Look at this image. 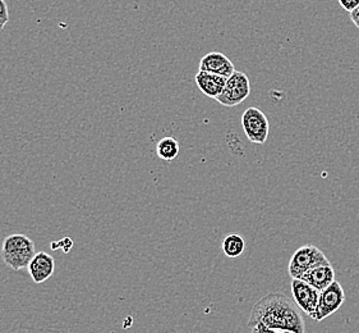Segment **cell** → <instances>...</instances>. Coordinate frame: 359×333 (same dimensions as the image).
Here are the masks:
<instances>
[{"label":"cell","instance_id":"obj_15","mask_svg":"<svg viewBox=\"0 0 359 333\" xmlns=\"http://www.w3.org/2000/svg\"><path fill=\"white\" fill-rule=\"evenodd\" d=\"M250 328H251V333H293L290 331L271 329V328H267V327L262 326V325H256V326H252Z\"/></svg>","mask_w":359,"mask_h":333},{"label":"cell","instance_id":"obj_9","mask_svg":"<svg viewBox=\"0 0 359 333\" xmlns=\"http://www.w3.org/2000/svg\"><path fill=\"white\" fill-rule=\"evenodd\" d=\"M29 275L35 283H43L54 275L55 270V261L50 254L40 252L35 254L32 261L29 264Z\"/></svg>","mask_w":359,"mask_h":333},{"label":"cell","instance_id":"obj_14","mask_svg":"<svg viewBox=\"0 0 359 333\" xmlns=\"http://www.w3.org/2000/svg\"><path fill=\"white\" fill-rule=\"evenodd\" d=\"M9 22V11L6 0H0V31H3Z\"/></svg>","mask_w":359,"mask_h":333},{"label":"cell","instance_id":"obj_2","mask_svg":"<svg viewBox=\"0 0 359 333\" xmlns=\"http://www.w3.org/2000/svg\"><path fill=\"white\" fill-rule=\"evenodd\" d=\"M35 254V242L26 235H11L6 237L1 245L3 261L13 270L27 268Z\"/></svg>","mask_w":359,"mask_h":333},{"label":"cell","instance_id":"obj_6","mask_svg":"<svg viewBox=\"0 0 359 333\" xmlns=\"http://www.w3.org/2000/svg\"><path fill=\"white\" fill-rule=\"evenodd\" d=\"M345 292L344 289L338 281H334L329 287L325 290L320 291V299L317 305L316 313L313 319L317 322H321L323 319L330 317L331 314L338 312L344 304Z\"/></svg>","mask_w":359,"mask_h":333},{"label":"cell","instance_id":"obj_13","mask_svg":"<svg viewBox=\"0 0 359 333\" xmlns=\"http://www.w3.org/2000/svg\"><path fill=\"white\" fill-rule=\"evenodd\" d=\"M245 242L243 237L237 233H230L223 241V252L230 259L239 258L245 253Z\"/></svg>","mask_w":359,"mask_h":333},{"label":"cell","instance_id":"obj_3","mask_svg":"<svg viewBox=\"0 0 359 333\" xmlns=\"http://www.w3.org/2000/svg\"><path fill=\"white\" fill-rule=\"evenodd\" d=\"M330 263L326 255L315 245H304L299 247L289 261L287 272L289 275L295 280H302L303 275L309 272V269L315 268L320 264Z\"/></svg>","mask_w":359,"mask_h":333},{"label":"cell","instance_id":"obj_11","mask_svg":"<svg viewBox=\"0 0 359 333\" xmlns=\"http://www.w3.org/2000/svg\"><path fill=\"white\" fill-rule=\"evenodd\" d=\"M302 280L313 286L316 290L323 291L335 281V270L332 268L331 263H325L315 268L309 269V272L303 275Z\"/></svg>","mask_w":359,"mask_h":333},{"label":"cell","instance_id":"obj_5","mask_svg":"<svg viewBox=\"0 0 359 333\" xmlns=\"http://www.w3.org/2000/svg\"><path fill=\"white\" fill-rule=\"evenodd\" d=\"M242 127L245 136L253 144L264 145L269 138L270 122L261 109L255 107L245 109L242 116Z\"/></svg>","mask_w":359,"mask_h":333},{"label":"cell","instance_id":"obj_1","mask_svg":"<svg viewBox=\"0 0 359 333\" xmlns=\"http://www.w3.org/2000/svg\"><path fill=\"white\" fill-rule=\"evenodd\" d=\"M256 325L279 331L306 332V323L301 315V309L295 301L283 292H270L253 305L248 327Z\"/></svg>","mask_w":359,"mask_h":333},{"label":"cell","instance_id":"obj_17","mask_svg":"<svg viewBox=\"0 0 359 333\" xmlns=\"http://www.w3.org/2000/svg\"><path fill=\"white\" fill-rule=\"evenodd\" d=\"M351 20L359 29V7L355 8L354 11L351 12Z\"/></svg>","mask_w":359,"mask_h":333},{"label":"cell","instance_id":"obj_4","mask_svg":"<svg viewBox=\"0 0 359 333\" xmlns=\"http://www.w3.org/2000/svg\"><path fill=\"white\" fill-rule=\"evenodd\" d=\"M251 94L250 79L243 72L236 71L228 77L223 93L219 95L216 102L220 103L224 107H237L245 102Z\"/></svg>","mask_w":359,"mask_h":333},{"label":"cell","instance_id":"obj_10","mask_svg":"<svg viewBox=\"0 0 359 333\" xmlns=\"http://www.w3.org/2000/svg\"><path fill=\"white\" fill-rule=\"evenodd\" d=\"M196 85L201 90L203 95L211 99H217L219 95L223 93L224 87L226 84V77L219 76L215 73L205 72V71H198L196 77Z\"/></svg>","mask_w":359,"mask_h":333},{"label":"cell","instance_id":"obj_7","mask_svg":"<svg viewBox=\"0 0 359 333\" xmlns=\"http://www.w3.org/2000/svg\"><path fill=\"white\" fill-rule=\"evenodd\" d=\"M292 295L294 299L295 304L302 311L304 314L313 319L316 313L318 299H320V291L316 290L313 286L303 281V280H295L292 281Z\"/></svg>","mask_w":359,"mask_h":333},{"label":"cell","instance_id":"obj_12","mask_svg":"<svg viewBox=\"0 0 359 333\" xmlns=\"http://www.w3.org/2000/svg\"><path fill=\"white\" fill-rule=\"evenodd\" d=\"M180 146L178 140L170 136L163 138L156 145V152L160 159L165 162H172L180 154Z\"/></svg>","mask_w":359,"mask_h":333},{"label":"cell","instance_id":"obj_16","mask_svg":"<svg viewBox=\"0 0 359 333\" xmlns=\"http://www.w3.org/2000/svg\"><path fill=\"white\" fill-rule=\"evenodd\" d=\"M340 7L345 9L346 12H352L355 8L359 7V0H338Z\"/></svg>","mask_w":359,"mask_h":333},{"label":"cell","instance_id":"obj_8","mask_svg":"<svg viewBox=\"0 0 359 333\" xmlns=\"http://www.w3.org/2000/svg\"><path fill=\"white\" fill-rule=\"evenodd\" d=\"M198 71L215 73L228 79L236 72V68L233 62L225 54L220 51H211L201 59Z\"/></svg>","mask_w":359,"mask_h":333}]
</instances>
